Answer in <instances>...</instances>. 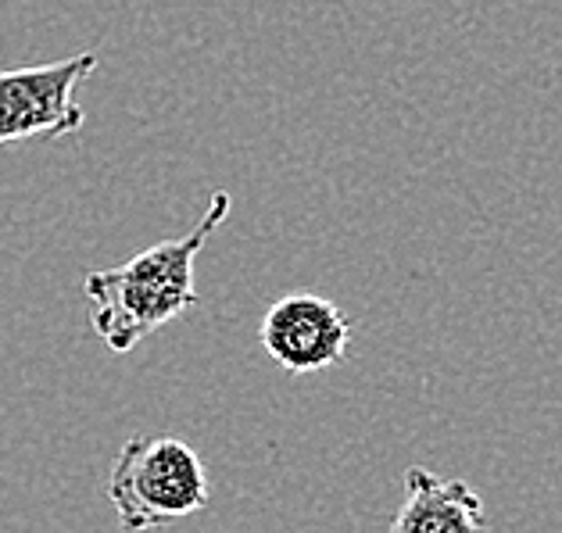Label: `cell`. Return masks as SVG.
<instances>
[{"instance_id":"6da1fadb","label":"cell","mask_w":562,"mask_h":533,"mask_svg":"<svg viewBox=\"0 0 562 533\" xmlns=\"http://www.w3.org/2000/svg\"><path fill=\"white\" fill-rule=\"evenodd\" d=\"M233 197L215 190L209 212L190 234L176 240L150 243L115 269H98L83 276V294L90 300V322L98 337L115 354L133 351L140 340L158 333L161 326L180 319L201 300L194 283V265L201 248L226 223Z\"/></svg>"},{"instance_id":"7a4b0ae2","label":"cell","mask_w":562,"mask_h":533,"mask_svg":"<svg viewBox=\"0 0 562 533\" xmlns=\"http://www.w3.org/2000/svg\"><path fill=\"white\" fill-rule=\"evenodd\" d=\"M108 501L126 533H150L209 509V473L180 436H133L112 462Z\"/></svg>"},{"instance_id":"3957f363","label":"cell","mask_w":562,"mask_h":533,"mask_svg":"<svg viewBox=\"0 0 562 533\" xmlns=\"http://www.w3.org/2000/svg\"><path fill=\"white\" fill-rule=\"evenodd\" d=\"M93 72H98L93 50L0 72V144L72 136L83 129L87 112L76 101V87Z\"/></svg>"},{"instance_id":"277c9868","label":"cell","mask_w":562,"mask_h":533,"mask_svg":"<svg viewBox=\"0 0 562 533\" xmlns=\"http://www.w3.org/2000/svg\"><path fill=\"white\" fill-rule=\"evenodd\" d=\"M258 337L269 359L286 373H323L345 362L351 316L330 297L286 294L269 305Z\"/></svg>"},{"instance_id":"5b68a950","label":"cell","mask_w":562,"mask_h":533,"mask_svg":"<svg viewBox=\"0 0 562 533\" xmlns=\"http://www.w3.org/2000/svg\"><path fill=\"white\" fill-rule=\"evenodd\" d=\"M387 533H487V512L470 484L413 466L405 473V501Z\"/></svg>"}]
</instances>
